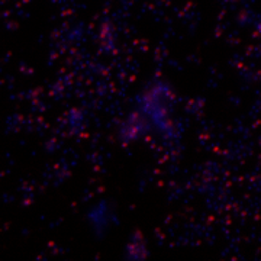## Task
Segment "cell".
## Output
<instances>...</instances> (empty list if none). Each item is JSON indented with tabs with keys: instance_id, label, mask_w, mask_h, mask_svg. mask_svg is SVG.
I'll list each match as a JSON object with an SVG mask.
<instances>
[{
	"instance_id": "6da1fadb",
	"label": "cell",
	"mask_w": 261,
	"mask_h": 261,
	"mask_svg": "<svg viewBox=\"0 0 261 261\" xmlns=\"http://www.w3.org/2000/svg\"><path fill=\"white\" fill-rule=\"evenodd\" d=\"M119 140L125 144L147 138L163 141L178 137L177 96L167 80L147 83L118 128Z\"/></svg>"
},
{
	"instance_id": "7a4b0ae2",
	"label": "cell",
	"mask_w": 261,
	"mask_h": 261,
	"mask_svg": "<svg viewBox=\"0 0 261 261\" xmlns=\"http://www.w3.org/2000/svg\"><path fill=\"white\" fill-rule=\"evenodd\" d=\"M116 222V207L108 199H100L87 209V224L97 238H102L111 232Z\"/></svg>"
},
{
	"instance_id": "3957f363",
	"label": "cell",
	"mask_w": 261,
	"mask_h": 261,
	"mask_svg": "<svg viewBox=\"0 0 261 261\" xmlns=\"http://www.w3.org/2000/svg\"><path fill=\"white\" fill-rule=\"evenodd\" d=\"M147 254H148V250H147V241H145V238L141 233H134L129 238V241L126 243L125 255L128 258L138 260V258H145Z\"/></svg>"
}]
</instances>
